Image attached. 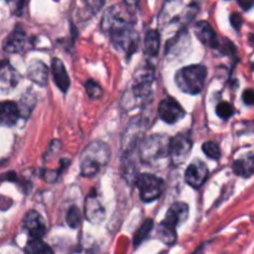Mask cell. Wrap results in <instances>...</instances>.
Returning a JSON list of instances; mask_svg holds the SVG:
<instances>
[{"label":"cell","mask_w":254,"mask_h":254,"mask_svg":"<svg viewBox=\"0 0 254 254\" xmlns=\"http://www.w3.org/2000/svg\"><path fill=\"white\" fill-rule=\"evenodd\" d=\"M101 27L117 49L130 56L135 52L139 42L138 32L134 30L131 10L121 5H112L102 17Z\"/></svg>","instance_id":"6da1fadb"},{"label":"cell","mask_w":254,"mask_h":254,"mask_svg":"<svg viewBox=\"0 0 254 254\" xmlns=\"http://www.w3.org/2000/svg\"><path fill=\"white\" fill-rule=\"evenodd\" d=\"M111 159V150L106 143L101 140H94L87 145L81 155V174L86 178L97 175Z\"/></svg>","instance_id":"7a4b0ae2"},{"label":"cell","mask_w":254,"mask_h":254,"mask_svg":"<svg viewBox=\"0 0 254 254\" xmlns=\"http://www.w3.org/2000/svg\"><path fill=\"white\" fill-rule=\"evenodd\" d=\"M206 76L207 69L203 64H190L176 72L175 82L181 91L196 96L203 89Z\"/></svg>","instance_id":"3957f363"},{"label":"cell","mask_w":254,"mask_h":254,"mask_svg":"<svg viewBox=\"0 0 254 254\" xmlns=\"http://www.w3.org/2000/svg\"><path fill=\"white\" fill-rule=\"evenodd\" d=\"M170 141L171 138H169L165 134H154V135L148 136L140 144V149H139L141 160L144 163H154L159 159L169 156Z\"/></svg>","instance_id":"277c9868"},{"label":"cell","mask_w":254,"mask_h":254,"mask_svg":"<svg viewBox=\"0 0 254 254\" xmlns=\"http://www.w3.org/2000/svg\"><path fill=\"white\" fill-rule=\"evenodd\" d=\"M136 185L139 189V195L144 202H153L158 200L165 189L164 181L153 174H141L136 179Z\"/></svg>","instance_id":"5b68a950"},{"label":"cell","mask_w":254,"mask_h":254,"mask_svg":"<svg viewBox=\"0 0 254 254\" xmlns=\"http://www.w3.org/2000/svg\"><path fill=\"white\" fill-rule=\"evenodd\" d=\"M192 148V141L188 134H179V135L171 138L170 141V156L171 161L175 165H180L186 160Z\"/></svg>","instance_id":"8992f818"},{"label":"cell","mask_w":254,"mask_h":254,"mask_svg":"<svg viewBox=\"0 0 254 254\" xmlns=\"http://www.w3.org/2000/svg\"><path fill=\"white\" fill-rule=\"evenodd\" d=\"M159 116L165 123L175 124L185 117V111L183 107L171 97H166L159 104Z\"/></svg>","instance_id":"52a82bcc"},{"label":"cell","mask_w":254,"mask_h":254,"mask_svg":"<svg viewBox=\"0 0 254 254\" xmlns=\"http://www.w3.org/2000/svg\"><path fill=\"white\" fill-rule=\"evenodd\" d=\"M208 178V169L201 160H195L188 166L185 171V181L193 189H198Z\"/></svg>","instance_id":"ba28073f"},{"label":"cell","mask_w":254,"mask_h":254,"mask_svg":"<svg viewBox=\"0 0 254 254\" xmlns=\"http://www.w3.org/2000/svg\"><path fill=\"white\" fill-rule=\"evenodd\" d=\"M24 228L29 232L31 238H42L46 233V223L36 211H29L24 217Z\"/></svg>","instance_id":"9c48e42d"},{"label":"cell","mask_w":254,"mask_h":254,"mask_svg":"<svg viewBox=\"0 0 254 254\" xmlns=\"http://www.w3.org/2000/svg\"><path fill=\"white\" fill-rule=\"evenodd\" d=\"M84 213L89 222L101 223L106 217V211L102 206L101 201L98 200V196L94 192L89 193L86 198V205H84Z\"/></svg>","instance_id":"30bf717a"},{"label":"cell","mask_w":254,"mask_h":254,"mask_svg":"<svg viewBox=\"0 0 254 254\" xmlns=\"http://www.w3.org/2000/svg\"><path fill=\"white\" fill-rule=\"evenodd\" d=\"M195 35L205 46L210 49H220L217 34L207 21H198L195 25Z\"/></svg>","instance_id":"8fae6325"},{"label":"cell","mask_w":254,"mask_h":254,"mask_svg":"<svg viewBox=\"0 0 254 254\" xmlns=\"http://www.w3.org/2000/svg\"><path fill=\"white\" fill-rule=\"evenodd\" d=\"M25 45H26V35L24 30L16 27L7 35L2 44V49L7 54H19L25 49Z\"/></svg>","instance_id":"7c38bea8"},{"label":"cell","mask_w":254,"mask_h":254,"mask_svg":"<svg viewBox=\"0 0 254 254\" xmlns=\"http://www.w3.org/2000/svg\"><path fill=\"white\" fill-rule=\"evenodd\" d=\"M20 108L15 102H0V124L4 127H14L19 121Z\"/></svg>","instance_id":"4fadbf2b"},{"label":"cell","mask_w":254,"mask_h":254,"mask_svg":"<svg viewBox=\"0 0 254 254\" xmlns=\"http://www.w3.org/2000/svg\"><path fill=\"white\" fill-rule=\"evenodd\" d=\"M189 217V206L185 202H175L170 206L166 212V217L164 222L173 227H179L183 222H185Z\"/></svg>","instance_id":"5bb4252c"},{"label":"cell","mask_w":254,"mask_h":254,"mask_svg":"<svg viewBox=\"0 0 254 254\" xmlns=\"http://www.w3.org/2000/svg\"><path fill=\"white\" fill-rule=\"evenodd\" d=\"M51 72H52V77H54V81L55 83H56V86L59 87L60 91L66 93V92L68 91L71 81H69L68 73H67L64 62L59 59L52 60Z\"/></svg>","instance_id":"9a60e30c"},{"label":"cell","mask_w":254,"mask_h":254,"mask_svg":"<svg viewBox=\"0 0 254 254\" xmlns=\"http://www.w3.org/2000/svg\"><path fill=\"white\" fill-rule=\"evenodd\" d=\"M143 122L140 119L135 118L129 123L128 128H127L126 134H124L123 138V149L126 151H130L131 149L135 146V144L138 143L139 136L143 133Z\"/></svg>","instance_id":"2e32d148"},{"label":"cell","mask_w":254,"mask_h":254,"mask_svg":"<svg viewBox=\"0 0 254 254\" xmlns=\"http://www.w3.org/2000/svg\"><path fill=\"white\" fill-rule=\"evenodd\" d=\"M27 76L37 86L45 87L49 79V67L42 61H32L27 67Z\"/></svg>","instance_id":"e0dca14e"},{"label":"cell","mask_w":254,"mask_h":254,"mask_svg":"<svg viewBox=\"0 0 254 254\" xmlns=\"http://www.w3.org/2000/svg\"><path fill=\"white\" fill-rule=\"evenodd\" d=\"M19 77L17 72L12 68L9 62L4 61L0 64V89L7 91L15 88L19 82Z\"/></svg>","instance_id":"ac0fdd59"},{"label":"cell","mask_w":254,"mask_h":254,"mask_svg":"<svg viewBox=\"0 0 254 254\" xmlns=\"http://www.w3.org/2000/svg\"><path fill=\"white\" fill-rule=\"evenodd\" d=\"M233 171L236 175L242 176V178H251L254 175V154L237 159L233 163Z\"/></svg>","instance_id":"d6986e66"},{"label":"cell","mask_w":254,"mask_h":254,"mask_svg":"<svg viewBox=\"0 0 254 254\" xmlns=\"http://www.w3.org/2000/svg\"><path fill=\"white\" fill-rule=\"evenodd\" d=\"M160 49V34L158 30H149L145 35V52L150 57H155Z\"/></svg>","instance_id":"ffe728a7"},{"label":"cell","mask_w":254,"mask_h":254,"mask_svg":"<svg viewBox=\"0 0 254 254\" xmlns=\"http://www.w3.org/2000/svg\"><path fill=\"white\" fill-rule=\"evenodd\" d=\"M158 237L161 242H164L168 246L175 245L178 236H176V228L173 226L168 225L166 222H161L158 226Z\"/></svg>","instance_id":"44dd1931"},{"label":"cell","mask_w":254,"mask_h":254,"mask_svg":"<svg viewBox=\"0 0 254 254\" xmlns=\"http://www.w3.org/2000/svg\"><path fill=\"white\" fill-rule=\"evenodd\" d=\"M26 254H55L49 245L41 241V238H31L25 247Z\"/></svg>","instance_id":"7402d4cb"},{"label":"cell","mask_w":254,"mask_h":254,"mask_svg":"<svg viewBox=\"0 0 254 254\" xmlns=\"http://www.w3.org/2000/svg\"><path fill=\"white\" fill-rule=\"evenodd\" d=\"M153 227H154L153 220H145L143 223H141V226L138 228V231L135 232V235H134L133 241H134V246H135V247L136 246L141 245V243H143L144 241L149 237V235H150Z\"/></svg>","instance_id":"603a6c76"},{"label":"cell","mask_w":254,"mask_h":254,"mask_svg":"<svg viewBox=\"0 0 254 254\" xmlns=\"http://www.w3.org/2000/svg\"><path fill=\"white\" fill-rule=\"evenodd\" d=\"M81 221H82V215L79 208L76 207V206H71L66 213L67 225H68L71 228H77L79 225H81Z\"/></svg>","instance_id":"cb8c5ba5"},{"label":"cell","mask_w":254,"mask_h":254,"mask_svg":"<svg viewBox=\"0 0 254 254\" xmlns=\"http://www.w3.org/2000/svg\"><path fill=\"white\" fill-rule=\"evenodd\" d=\"M84 89H86L87 96L91 99H98L103 96V89H102V87L96 81H93V79H88L84 83Z\"/></svg>","instance_id":"d4e9b609"},{"label":"cell","mask_w":254,"mask_h":254,"mask_svg":"<svg viewBox=\"0 0 254 254\" xmlns=\"http://www.w3.org/2000/svg\"><path fill=\"white\" fill-rule=\"evenodd\" d=\"M35 103H36V98H35V94H32V96H27V94L22 96L21 103H20V106H19L20 113H21V116H24V117L29 116V114L31 113L32 108H34Z\"/></svg>","instance_id":"484cf974"},{"label":"cell","mask_w":254,"mask_h":254,"mask_svg":"<svg viewBox=\"0 0 254 254\" xmlns=\"http://www.w3.org/2000/svg\"><path fill=\"white\" fill-rule=\"evenodd\" d=\"M216 113L221 119L227 121L235 114V109H233L232 104L228 103V102H220L216 107Z\"/></svg>","instance_id":"4316f807"},{"label":"cell","mask_w":254,"mask_h":254,"mask_svg":"<svg viewBox=\"0 0 254 254\" xmlns=\"http://www.w3.org/2000/svg\"><path fill=\"white\" fill-rule=\"evenodd\" d=\"M202 151L208 156V158L217 160L221 156V149L216 141H206L202 145Z\"/></svg>","instance_id":"83f0119b"},{"label":"cell","mask_w":254,"mask_h":254,"mask_svg":"<svg viewBox=\"0 0 254 254\" xmlns=\"http://www.w3.org/2000/svg\"><path fill=\"white\" fill-rule=\"evenodd\" d=\"M235 127H236V131H237L238 135L254 133V122H242V123L236 124Z\"/></svg>","instance_id":"f1b7e54d"},{"label":"cell","mask_w":254,"mask_h":254,"mask_svg":"<svg viewBox=\"0 0 254 254\" xmlns=\"http://www.w3.org/2000/svg\"><path fill=\"white\" fill-rule=\"evenodd\" d=\"M84 2L88 6V9L92 10V12H97L102 9L106 0H84Z\"/></svg>","instance_id":"f546056e"},{"label":"cell","mask_w":254,"mask_h":254,"mask_svg":"<svg viewBox=\"0 0 254 254\" xmlns=\"http://www.w3.org/2000/svg\"><path fill=\"white\" fill-rule=\"evenodd\" d=\"M230 21H231V25L233 26V29H235L236 31H240L241 26H242L243 24V20L242 17H241V15L237 14V12H232L230 16Z\"/></svg>","instance_id":"4dcf8cb0"},{"label":"cell","mask_w":254,"mask_h":254,"mask_svg":"<svg viewBox=\"0 0 254 254\" xmlns=\"http://www.w3.org/2000/svg\"><path fill=\"white\" fill-rule=\"evenodd\" d=\"M242 98L247 106H254V89H246Z\"/></svg>","instance_id":"1f68e13d"},{"label":"cell","mask_w":254,"mask_h":254,"mask_svg":"<svg viewBox=\"0 0 254 254\" xmlns=\"http://www.w3.org/2000/svg\"><path fill=\"white\" fill-rule=\"evenodd\" d=\"M138 1L139 0H123L124 5H126L129 10H131V11H134V10L138 7Z\"/></svg>","instance_id":"d6a6232c"},{"label":"cell","mask_w":254,"mask_h":254,"mask_svg":"<svg viewBox=\"0 0 254 254\" xmlns=\"http://www.w3.org/2000/svg\"><path fill=\"white\" fill-rule=\"evenodd\" d=\"M238 2L243 10H250L254 6V0H238Z\"/></svg>","instance_id":"836d02e7"},{"label":"cell","mask_w":254,"mask_h":254,"mask_svg":"<svg viewBox=\"0 0 254 254\" xmlns=\"http://www.w3.org/2000/svg\"><path fill=\"white\" fill-rule=\"evenodd\" d=\"M193 254H203V246H201V247L198 248V250H196V252L193 253Z\"/></svg>","instance_id":"e575fe53"},{"label":"cell","mask_w":254,"mask_h":254,"mask_svg":"<svg viewBox=\"0 0 254 254\" xmlns=\"http://www.w3.org/2000/svg\"><path fill=\"white\" fill-rule=\"evenodd\" d=\"M250 41H251V44L254 45V34L250 35Z\"/></svg>","instance_id":"d590c367"},{"label":"cell","mask_w":254,"mask_h":254,"mask_svg":"<svg viewBox=\"0 0 254 254\" xmlns=\"http://www.w3.org/2000/svg\"><path fill=\"white\" fill-rule=\"evenodd\" d=\"M6 1H12V0H6Z\"/></svg>","instance_id":"8d00e7d4"}]
</instances>
